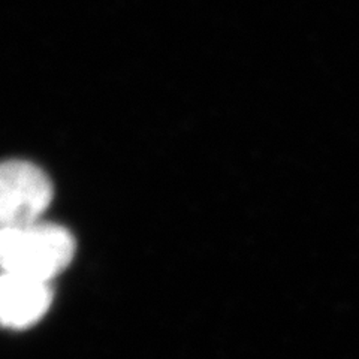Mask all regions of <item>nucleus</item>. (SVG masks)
Returning a JSON list of instances; mask_svg holds the SVG:
<instances>
[{
    "instance_id": "f03ea898",
    "label": "nucleus",
    "mask_w": 359,
    "mask_h": 359,
    "mask_svg": "<svg viewBox=\"0 0 359 359\" xmlns=\"http://www.w3.org/2000/svg\"><path fill=\"white\" fill-rule=\"evenodd\" d=\"M53 201V184L41 168L26 161H9L0 170L2 229L41 222Z\"/></svg>"
},
{
    "instance_id": "f257e3e1",
    "label": "nucleus",
    "mask_w": 359,
    "mask_h": 359,
    "mask_svg": "<svg viewBox=\"0 0 359 359\" xmlns=\"http://www.w3.org/2000/svg\"><path fill=\"white\" fill-rule=\"evenodd\" d=\"M74 235L60 224L38 222L22 228L2 229L0 262L4 273L50 282L74 259Z\"/></svg>"
},
{
    "instance_id": "7ed1b4c3",
    "label": "nucleus",
    "mask_w": 359,
    "mask_h": 359,
    "mask_svg": "<svg viewBox=\"0 0 359 359\" xmlns=\"http://www.w3.org/2000/svg\"><path fill=\"white\" fill-rule=\"evenodd\" d=\"M53 301L50 282L4 273L0 280V319L5 328L26 330L47 314Z\"/></svg>"
}]
</instances>
